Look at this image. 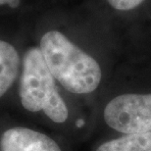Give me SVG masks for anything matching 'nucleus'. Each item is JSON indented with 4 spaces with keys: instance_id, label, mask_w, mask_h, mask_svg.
I'll return each instance as SVG.
<instances>
[{
    "instance_id": "nucleus-1",
    "label": "nucleus",
    "mask_w": 151,
    "mask_h": 151,
    "mask_svg": "<svg viewBox=\"0 0 151 151\" xmlns=\"http://www.w3.org/2000/svg\"><path fill=\"white\" fill-rule=\"evenodd\" d=\"M40 52L53 78L69 92L88 94L100 84L97 61L58 31H50L40 40Z\"/></svg>"
},
{
    "instance_id": "nucleus-2",
    "label": "nucleus",
    "mask_w": 151,
    "mask_h": 151,
    "mask_svg": "<svg viewBox=\"0 0 151 151\" xmlns=\"http://www.w3.org/2000/svg\"><path fill=\"white\" fill-rule=\"evenodd\" d=\"M19 95L23 107L28 111H42L57 124L67 121L68 107L58 92L55 78L45 64L39 48H31L24 56Z\"/></svg>"
},
{
    "instance_id": "nucleus-3",
    "label": "nucleus",
    "mask_w": 151,
    "mask_h": 151,
    "mask_svg": "<svg viewBox=\"0 0 151 151\" xmlns=\"http://www.w3.org/2000/svg\"><path fill=\"white\" fill-rule=\"evenodd\" d=\"M105 123L123 134L151 132V93H125L108 102Z\"/></svg>"
},
{
    "instance_id": "nucleus-4",
    "label": "nucleus",
    "mask_w": 151,
    "mask_h": 151,
    "mask_svg": "<svg viewBox=\"0 0 151 151\" xmlns=\"http://www.w3.org/2000/svg\"><path fill=\"white\" fill-rule=\"evenodd\" d=\"M1 151H62L48 135L28 128L9 129L0 139Z\"/></svg>"
},
{
    "instance_id": "nucleus-5",
    "label": "nucleus",
    "mask_w": 151,
    "mask_h": 151,
    "mask_svg": "<svg viewBox=\"0 0 151 151\" xmlns=\"http://www.w3.org/2000/svg\"><path fill=\"white\" fill-rule=\"evenodd\" d=\"M20 69V56L16 48L0 40V97L7 92L16 80Z\"/></svg>"
},
{
    "instance_id": "nucleus-6",
    "label": "nucleus",
    "mask_w": 151,
    "mask_h": 151,
    "mask_svg": "<svg viewBox=\"0 0 151 151\" xmlns=\"http://www.w3.org/2000/svg\"><path fill=\"white\" fill-rule=\"evenodd\" d=\"M95 151H151V132L123 134L100 144Z\"/></svg>"
},
{
    "instance_id": "nucleus-7",
    "label": "nucleus",
    "mask_w": 151,
    "mask_h": 151,
    "mask_svg": "<svg viewBox=\"0 0 151 151\" xmlns=\"http://www.w3.org/2000/svg\"><path fill=\"white\" fill-rule=\"evenodd\" d=\"M145 0H107L109 5L118 11H131L137 8Z\"/></svg>"
},
{
    "instance_id": "nucleus-8",
    "label": "nucleus",
    "mask_w": 151,
    "mask_h": 151,
    "mask_svg": "<svg viewBox=\"0 0 151 151\" xmlns=\"http://www.w3.org/2000/svg\"><path fill=\"white\" fill-rule=\"evenodd\" d=\"M20 3V0H0V5L8 4L10 7L16 8Z\"/></svg>"
}]
</instances>
